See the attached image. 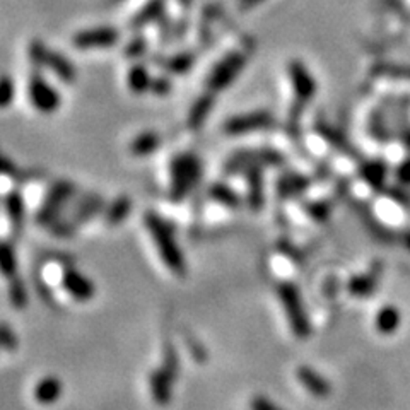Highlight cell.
<instances>
[{"mask_svg":"<svg viewBox=\"0 0 410 410\" xmlns=\"http://www.w3.org/2000/svg\"><path fill=\"white\" fill-rule=\"evenodd\" d=\"M288 77L290 91H293L289 123L290 125H296L300 122L302 111L316 96V81H314L313 74L309 72L308 67L297 60L289 62Z\"/></svg>","mask_w":410,"mask_h":410,"instance_id":"cell-2","label":"cell"},{"mask_svg":"<svg viewBox=\"0 0 410 410\" xmlns=\"http://www.w3.org/2000/svg\"><path fill=\"white\" fill-rule=\"evenodd\" d=\"M250 205H252V209L258 210L262 207V202H264V198H262V177H258L257 171H252V174H250Z\"/></svg>","mask_w":410,"mask_h":410,"instance_id":"cell-24","label":"cell"},{"mask_svg":"<svg viewBox=\"0 0 410 410\" xmlns=\"http://www.w3.org/2000/svg\"><path fill=\"white\" fill-rule=\"evenodd\" d=\"M296 376L297 380L301 381V385L314 397L325 398L330 395V392H332L328 381H326L321 374L313 371L309 366H300V368L296 369Z\"/></svg>","mask_w":410,"mask_h":410,"instance_id":"cell-13","label":"cell"},{"mask_svg":"<svg viewBox=\"0 0 410 410\" xmlns=\"http://www.w3.org/2000/svg\"><path fill=\"white\" fill-rule=\"evenodd\" d=\"M250 409L252 410H284L282 407H278L277 404H274L272 400H269L267 397H255L252 402H250Z\"/></svg>","mask_w":410,"mask_h":410,"instance_id":"cell-29","label":"cell"},{"mask_svg":"<svg viewBox=\"0 0 410 410\" xmlns=\"http://www.w3.org/2000/svg\"><path fill=\"white\" fill-rule=\"evenodd\" d=\"M0 347L6 350L18 349V337L7 325H0Z\"/></svg>","mask_w":410,"mask_h":410,"instance_id":"cell-27","label":"cell"},{"mask_svg":"<svg viewBox=\"0 0 410 410\" xmlns=\"http://www.w3.org/2000/svg\"><path fill=\"white\" fill-rule=\"evenodd\" d=\"M277 293L286 309V316H288L293 333L300 338H306L312 332V325H309L308 314H306L305 305H302L300 289L293 282H282V284H278Z\"/></svg>","mask_w":410,"mask_h":410,"instance_id":"cell-3","label":"cell"},{"mask_svg":"<svg viewBox=\"0 0 410 410\" xmlns=\"http://www.w3.org/2000/svg\"><path fill=\"white\" fill-rule=\"evenodd\" d=\"M243 65H245V55L243 53H233L229 55L226 60H222L221 65L214 70L212 75L209 79V86L212 89L221 91L226 86H229L231 82L236 79V75L241 72Z\"/></svg>","mask_w":410,"mask_h":410,"instance_id":"cell-7","label":"cell"},{"mask_svg":"<svg viewBox=\"0 0 410 410\" xmlns=\"http://www.w3.org/2000/svg\"><path fill=\"white\" fill-rule=\"evenodd\" d=\"M174 378L166 371L165 368H159L149 376V388L150 393H153L154 402L161 407H166V405L171 402V386H173Z\"/></svg>","mask_w":410,"mask_h":410,"instance_id":"cell-11","label":"cell"},{"mask_svg":"<svg viewBox=\"0 0 410 410\" xmlns=\"http://www.w3.org/2000/svg\"><path fill=\"white\" fill-rule=\"evenodd\" d=\"M129 86L134 93H144L146 89L150 87V75L144 67L137 65L130 70L129 74Z\"/></svg>","mask_w":410,"mask_h":410,"instance_id":"cell-19","label":"cell"},{"mask_svg":"<svg viewBox=\"0 0 410 410\" xmlns=\"http://www.w3.org/2000/svg\"><path fill=\"white\" fill-rule=\"evenodd\" d=\"M30 57L31 60L38 65H46L50 67L51 72H55L58 77L63 79V81H72L74 79V67L72 63L62 57L60 53H53L46 49L41 43H33L30 49Z\"/></svg>","mask_w":410,"mask_h":410,"instance_id":"cell-4","label":"cell"},{"mask_svg":"<svg viewBox=\"0 0 410 410\" xmlns=\"http://www.w3.org/2000/svg\"><path fill=\"white\" fill-rule=\"evenodd\" d=\"M63 392V385L58 378L46 376L34 388V400L41 405H51L58 400Z\"/></svg>","mask_w":410,"mask_h":410,"instance_id":"cell-14","label":"cell"},{"mask_svg":"<svg viewBox=\"0 0 410 410\" xmlns=\"http://www.w3.org/2000/svg\"><path fill=\"white\" fill-rule=\"evenodd\" d=\"M405 246H407V250H410V233H407V236H405Z\"/></svg>","mask_w":410,"mask_h":410,"instance_id":"cell-31","label":"cell"},{"mask_svg":"<svg viewBox=\"0 0 410 410\" xmlns=\"http://www.w3.org/2000/svg\"><path fill=\"white\" fill-rule=\"evenodd\" d=\"M146 226L149 233L153 234L154 243L158 246V252L161 255L162 262L177 277H183L186 274L185 257H183L180 246L173 236V231L156 214H147Z\"/></svg>","mask_w":410,"mask_h":410,"instance_id":"cell-1","label":"cell"},{"mask_svg":"<svg viewBox=\"0 0 410 410\" xmlns=\"http://www.w3.org/2000/svg\"><path fill=\"white\" fill-rule=\"evenodd\" d=\"M198 178V162L192 158H180L173 165V193L174 200H181L188 193L190 186Z\"/></svg>","mask_w":410,"mask_h":410,"instance_id":"cell-5","label":"cell"},{"mask_svg":"<svg viewBox=\"0 0 410 410\" xmlns=\"http://www.w3.org/2000/svg\"><path fill=\"white\" fill-rule=\"evenodd\" d=\"M270 125H272V117L269 113H265V111H257V113H248L236 118H231L226 123V132L240 135L245 132H253V130L258 129H267Z\"/></svg>","mask_w":410,"mask_h":410,"instance_id":"cell-10","label":"cell"},{"mask_svg":"<svg viewBox=\"0 0 410 410\" xmlns=\"http://www.w3.org/2000/svg\"><path fill=\"white\" fill-rule=\"evenodd\" d=\"M398 325H400V313L393 306H385L380 309L376 316V328L378 332L383 335H390V333L397 332Z\"/></svg>","mask_w":410,"mask_h":410,"instance_id":"cell-15","label":"cell"},{"mask_svg":"<svg viewBox=\"0 0 410 410\" xmlns=\"http://www.w3.org/2000/svg\"><path fill=\"white\" fill-rule=\"evenodd\" d=\"M159 146V137L156 134H144L139 135L137 139L132 142V153L137 154V156H146V154L154 153Z\"/></svg>","mask_w":410,"mask_h":410,"instance_id":"cell-18","label":"cell"},{"mask_svg":"<svg viewBox=\"0 0 410 410\" xmlns=\"http://www.w3.org/2000/svg\"><path fill=\"white\" fill-rule=\"evenodd\" d=\"M118 41V33L111 27H96L75 34L74 45L77 49H108Z\"/></svg>","mask_w":410,"mask_h":410,"instance_id":"cell-9","label":"cell"},{"mask_svg":"<svg viewBox=\"0 0 410 410\" xmlns=\"http://www.w3.org/2000/svg\"><path fill=\"white\" fill-rule=\"evenodd\" d=\"M374 289V278L371 276H362V277H354L349 282V290L357 296H366V294L373 293Z\"/></svg>","mask_w":410,"mask_h":410,"instance_id":"cell-25","label":"cell"},{"mask_svg":"<svg viewBox=\"0 0 410 410\" xmlns=\"http://www.w3.org/2000/svg\"><path fill=\"white\" fill-rule=\"evenodd\" d=\"M192 62L193 58L188 57V55H180V57L173 62V65H171V70H174V72H183V70L188 69Z\"/></svg>","mask_w":410,"mask_h":410,"instance_id":"cell-30","label":"cell"},{"mask_svg":"<svg viewBox=\"0 0 410 410\" xmlns=\"http://www.w3.org/2000/svg\"><path fill=\"white\" fill-rule=\"evenodd\" d=\"M14 93V82L7 75H2L0 77V108H6V106H9L13 103Z\"/></svg>","mask_w":410,"mask_h":410,"instance_id":"cell-26","label":"cell"},{"mask_svg":"<svg viewBox=\"0 0 410 410\" xmlns=\"http://www.w3.org/2000/svg\"><path fill=\"white\" fill-rule=\"evenodd\" d=\"M30 99L33 106L41 113H53L60 105L58 93L45 82L39 75H33L30 81Z\"/></svg>","mask_w":410,"mask_h":410,"instance_id":"cell-6","label":"cell"},{"mask_svg":"<svg viewBox=\"0 0 410 410\" xmlns=\"http://www.w3.org/2000/svg\"><path fill=\"white\" fill-rule=\"evenodd\" d=\"M210 105H212V101H210L209 96L198 99L197 103H195L192 113H190V127H200L202 122L205 120L207 115H209L210 111Z\"/></svg>","mask_w":410,"mask_h":410,"instance_id":"cell-22","label":"cell"},{"mask_svg":"<svg viewBox=\"0 0 410 410\" xmlns=\"http://www.w3.org/2000/svg\"><path fill=\"white\" fill-rule=\"evenodd\" d=\"M9 297H11V305L14 306V308H25L27 305V293H26V288L25 284H23L19 278H13V282H11V289H9Z\"/></svg>","mask_w":410,"mask_h":410,"instance_id":"cell-23","label":"cell"},{"mask_svg":"<svg viewBox=\"0 0 410 410\" xmlns=\"http://www.w3.org/2000/svg\"><path fill=\"white\" fill-rule=\"evenodd\" d=\"M62 284L63 289H65L75 301L86 302L93 300L94 294H96V288H94L93 282H91L86 276H82L81 272H77L75 269H65L62 277Z\"/></svg>","mask_w":410,"mask_h":410,"instance_id":"cell-8","label":"cell"},{"mask_svg":"<svg viewBox=\"0 0 410 410\" xmlns=\"http://www.w3.org/2000/svg\"><path fill=\"white\" fill-rule=\"evenodd\" d=\"M210 197H212L214 200L224 204L226 207H233V209H236V207L240 205V198H238V195L234 192H231L228 186H224V185L214 186V188L210 190Z\"/></svg>","mask_w":410,"mask_h":410,"instance_id":"cell-21","label":"cell"},{"mask_svg":"<svg viewBox=\"0 0 410 410\" xmlns=\"http://www.w3.org/2000/svg\"><path fill=\"white\" fill-rule=\"evenodd\" d=\"M130 212V200L129 198H118L113 205L110 207L108 214H106V222L110 226L120 224L122 221H125V217Z\"/></svg>","mask_w":410,"mask_h":410,"instance_id":"cell-20","label":"cell"},{"mask_svg":"<svg viewBox=\"0 0 410 410\" xmlns=\"http://www.w3.org/2000/svg\"><path fill=\"white\" fill-rule=\"evenodd\" d=\"M69 195L70 185H67V183H58V185L51 190L50 197L46 198L45 207L41 209V212L38 214V222H41V224H51V222L55 221V217H57L58 209H60Z\"/></svg>","mask_w":410,"mask_h":410,"instance_id":"cell-12","label":"cell"},{"mask_svg":"<svg viewBox=\"0 0 410 410\" xmlns=\"http://www.w3.org/2000/svg\"><path fill=\"white\" fill-rule=\"evenodd\" d=\"M0 272L7 278H15L18 272V257L14 246L4 241H0Z\"/></svg>","mask_w":410,"mask_h":410,"instance_id":"cell-16","label":"cell"},{"mask_svg":"<svg viewBox=\"0 0 410 410\" xmlns=\"http://www.w3.org/2000/svg\"><path fill=\"white\" fill-rule=\"evenodd\" d=\"M162 368L168 371L171 376L177 378L178 376V369H180V361H178V356L174 354L173 347H168L165 352V364H162Z\"/></svg>","mask_w":410,"mask_h":410,"instance_id":"cell-28","label":"cell"},{"mask_svg":"<svg viewBox=\"0 0 410 410\" xmlns=\"http://www.w3.org/2000/svg\"><path fill=\"white\" fill-rule=\"evenodd\" d=\"M7 214H9L13 228L15 231H21L23 221H25V202L19 193H11L6 200Z\"/></svg>","mask_w":410,"mask_h":410,"instance_id":"cell-17","label":"cell"}]
</instances>
